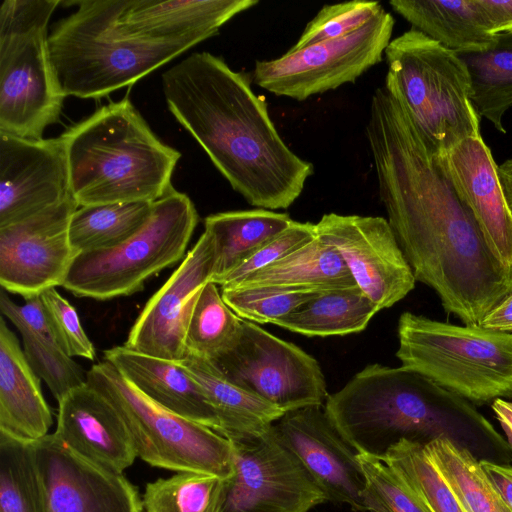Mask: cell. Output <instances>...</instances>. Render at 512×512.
<instances>
[{
    "instance_id": "obj_1",
    "label": "cell",
    "mask_w": 512,
    "mask_h": 512,
    "mask_svg": "<svg viewBox=\"0 0 512 512\" xmlns=\"http://www.w3.org/2000/svg\"><path fill=\"white\" fill-rule=\"evenodd\" d=\"M366 137L387 221L416 281L435 291L447 313L479 326L512 291V270L488 247L401 102L374 109Z\"/></svg>"
},
{
    "instance_id": "obj_2",
    "label": "cell",
    "mask_w": 512,
    "mask_h": 512,
    "mask_svg": "<svg viewBox=\"0 0 512 512\" xmlns=\"http://www.w3.org/2000/svg\"><path fill=\"white\" fill-rule=\"evenodd\" d=\"M162 87L171 114L250 205L287 209L301 195L314 167L285 144L247 74L194 52L162 74Z\"/></svg>"
},
{
    "instance_id": "obj_3",
    "label": "cell",
    "mask_w": 512,
    "mask_h": 512,
    "mask_svg": "<svg viewBox=\"0 0 512 512\" xmlns=\"http://www.w3.org/2000/svg\"><path fill=\"white\" fill-rule=\"evenodd\" d=\"M324 409L351 447L379 460L398 442L445 439L478 460L512 462V450L466 399L411 369L369 364Z\"/></svg>"
},
{
    "instance_id": "obj_4",
    "label": "cell",
    "mask_w": 512,
    "mask_h": 512,
    "mask_svg": "<svg viewBox=\"0 0 512 512\" xmlns=\"http://www.w3.org/2000/svg\"><path fill=\"white\" fill-rule=\"evenodd\" d=\"M61 137L79 207L155 202L173 189L181 153L155 135L128 96L100 107Z\"/></svg>"
},
{
    "instance_id": "obj_5",
    "label": "cell",
    "mask_w": 512,
    "mask_h": 512,
    "mask_svg": "<svg viewBox=\"0 0 512 512\" xmlns=\"http://www.w3.org/2000/svg\"><path fill=\"white\" fill-rule=\"evenodd\" d=\"M77 9L48 36L53 77L65 98L99 99L136 83L194 45L140 38L119 21L121 0L62 2Z\"/></svg>"
},
{
    "instance_id": "obj_6",
    "label": "cell",
    "mask_w": 512,
    "mask_h": 512,
    "mask_svg": "<svg viewBox=\"0 0 512 512\" xmlns=\"http://www.w3.org/2000/svg\"><path fill=\"white\" fill-rule=\"evenodd\" d=\"M384 56L385 82L394 88L434 154L481 136L469 73L456 52L411 28L390 41Z\"/></svg>"
},
{
    "instance_id": "obj_7",
    "label": "cell",
    "mask_w": 512,
    "mask_h": 512,
    "mask_svg": "<svg viewBox=\"0 0 512 512\" xmlns=\"http://www.w3.org/2000/svg\"><path fill=\"white\" fill-rule=\"evenodd\" d=\"M397 334L401 366L472 404L512 399V333L404 312Z\"/></svg>"
},
{
    "instance_id": "obj_8",
    "label": "cell",
    "mask_w": 512,
    "mask_h": 512,
    "mask_svg": "<svg viewBox=\"0 0 512 512\" xmlns=\"http://www.w3.org/2000/svg\"><path fill=\"white\" fill-rule=\"evenodd\" d=\"M61 0H4L0 6V132L42 139L58 122L59 93L48 52V23Z\"/></svg>"
},
{
    "instance_id": "obj_9",
    "label": "cell",
    "mask_w": 512,
    "mask_h": 512,
    "mask_svg": "<svg viewBox=\"0 0 512 512\" xmlns=\"http://www.w3.org/2000/svg\"><path fill=\"white\" fill-rule=\"evenodd\" d=\"M198 220L192 200L173 188L154 202L149 221L130 239L79 253L61 287L96 300L139 292L152 276L184 259Z\"/></svg>"
},
{
    "instance_id": "obj_10",
    "label": "cell",
    "mask_w": 512,
    "mask_h": 512,
    "mask_svg": "<svg viewBox=\"0 0 512 512\" xmlns=\"http://www.w3.org/2000/svg\"><path fill=\"white\" fill-rule=\"evenodd\" d=\"M87 383L104 395L123 418L137 457L151 466L211 474H233L229 439L152 401L108 361L87 371Z\"/></svg>"
},
{
    "instance_id": "obj_11",
    "label": "cell",
    "mask_w": 512,
    "mask_h": 512,
    "mask_svg": "<svg viewBox=\"0 0 512 512\" xmlns=\"http://www.w3.org/2000/svg\"><path fill=\"white\" fill-rule=\"evenodd\" d=\"M209 361L228 381L285 413L323 406L328 397L315 358L243 319L235 342Z\"/></svg>"
},
{
    "instance_id": "obj_12",
    "label": "cell",
    "mask_w": 512,
    "mask_h": 512,
    "mask_svg": "<svg viewBox=\"0 0 512 512\" xmlns=\"http://www.w3.org/2000/svg\"><path fill=\"white\" fill-rule=\"evenodd\" d=\"M394 28L385 10L358 30L273 60L257 61L252 80L261 88L298 101L355 82L382 61Z\"/></svg>"
},
{
    "instance_id": "obj_13",
    "label": "cell",
    "mask_w": 512,
    "mask_h": 512,
    "mask_svg": "<svg viewBox=\"0 0 512 512\" xmlns=\"http://www.w3.org/2000/svg\"><path fill=\"white\" fill-rule=\"evenodd\" d=\"M231 443L233 474L225 480L219 512H309L326 502L272 426Z\"/></svg>"
},
{
    "instance_id": "obj_14",
    "label": "cell",
    "mask_w": 512,
    "mask_h": 512,
    "mask_svg": "<svg viewBox=\"0 0 512 512\" xmlns=\"http://www.w3.org/2000/svg\"><path fill=\"white\" fill-rule=\"evenodd\" d=\"M315 227L317 236L337 250L356 285L380 310L414 289L413 271L387 219L329 213Z\"/></svg>"
},
{
    "instance_id": "obj_15",
    "label": "cell",
    "mask_w": 512,
    "mask_h": 512,
    "mask_svg": "<svg viewBox=\"0 0 512 512\" xmlns=\"http://www.w3.org/2000/svg\"><path fill=\"white\" fill-rule=\"evenodd\" d=\"M78 204L72 197L21 222L0 228V284L25 300L61 286L78 253L69 223Z\"/></svg>"
},
{
    "instance_id": "obj_16",
    "label": "cell",
    "mask_w": 512,
    "mask_h": 512,
    "mask_svg": "<svg viewBox=\"0 0 512 512\" xmlns=\"http://www.w3.org/2000/svg\"><path fill=\"white\" fill-rule=\"evenodd\" d=\"M215 245L204 230L166 282L147 301L124 346L139 353L182 361L188 324L202 288L212 280Z\"/></svg>"
},
{
    "instance_id": "obj_17",
    "label": "cell",
    "mask_w": 512,
    "mask_h": 512,
    "mask_svg": "<svg viewBox=\"0 0 512 512\" xmlns=\"http://www.w3.org/2000/svg\"><path fill=\"white\" fill-rule=\"evenodd\" d=\"M72 197L61 135L27 139L0 132V228Z\"/></svg>"
},
{
    "instance_id": "obj_18",
    "label": "cell",
    "mask_w": 512,
    "mask_h": 512,
    "mask_svg": "<svg viewBox=\"0 0 512 512\" xmlns=\"http://www.w3.org/2000/svg\"><path fill=\"white\" fill-rule=\"evenodd\" d=\"M272 427L294 454L326 501L366 512L364 474L358 453L328 417L324 405L286 412Z\"/></svg>"
},
{
    "instance_id": "obj_19",
    "label": "cell",
    "mask_w": 512,
    "mask_h": 512,
    "mask_svg": "<svg viewBox=\"0 0 512 512\" xmlns=\"http://www.w3.org/2000/svg\"><path fill=\"white\" fill-rule=\"evenodd\" d=\"M32 443L47 512H142L138 489L123 474L83 459L54 433Z\"/></svg>"
},
{
    "instance_id": "obj_20",
    "label": "cell",
    "mask_w": 512,
    "mask_h": 512,
    "mask_svg": "<svg viewBox=\"0 0 512 512\" xmlns=\"http://www.w3.org/2000/svg\"><path fill=\"white\" fill-rule=\"evenodd\" d=\"M438 158L488 247L504 267L512 270V214L490 148L481 136L470 137Z\"/></svg>"
},
{
    "instance_id": "obj_21",
    "label": "cell",
    "mask_w": 512,
    "mask_h": 512,
    "mask_svg": "<svg viewBox=\"0 0 512 512\" xmlns=\"http://www.w3.org/2000/svg\"><path fill=\"white\" fill-rule=\"evenodd\" d=\"M54 434L78 456L112 472L122 474L137 457L120 413L88 383L58 401Z\"/></svg>"
},
{
    "instance_id": "obj_22",
    "label": "cell",
    "mask_w": 512,
    "mask_h": 512,
    "mask_svg": "<svg viewBox=\"0 0 512 512\" xmlns=\"http://www.w3.org/2000/svg\"><path fill=\"white\" fill-rule=\"evenodd\" d=\"M257 0H121L119 21L135 36L194 46Z\"/></svg>"
},
{
    "instance_id": "obj_23",
    "label": "cell",
    "mask_w": 512,
    "mask_h": 512,
    "mask_svg": "<svg viewBox=\"0 0 512 512\" xmlns=\"http://www.w3.org/2000/svg\"><path fill=\"white\" fill-rule=\"evenodd\" d=\"M106 361L161 407L220 434L218 415L206 393L181 361L148 356L126 346L103 352Z\"/></svg>"
},
{
    "instance_id": "obj_24",
    "label": "cell",
    "mask_w": 512,
    "mask_h": 512,
    "mask_svg": "<svg viewBox=\"0 0 512 512\" xmlns=\"http://www.w3.org/2000/svg\"><path fill=\"white\" fill-rule=\"evenodd\" d=\"M52 423V411L43 396L40 377L1 317L0 432L32 443L48 435Z\"/></svg>"
},
{
    "instance_id": "obj_25",
    "label": "cell",
    "mask_w": 512,
    "mask_h": 512,
    "mask_svg": "<svg viewBox=\"0 0 512 512\" xmlns=\"http://www.w3.org/2000/svg\"><path fill=\"white\" fill-rule=\"evenodd\" d=\"M389 4L412 28L457 54L483 51L496 36L477 0H393Z\"/></svg>"
},
{
    "instance_id": "obj_26",
    "label": "cell",
    "mask_w": 512,
    "mask_h": 512,
    "mask_svg": "<svg viewBox=\"0 0 512 512\" xmlns=\"http://www.w3.org/2000/svg\"><path fill=\"white\" fill-rule=\"evenodd\" d=\"M181 362L203 388L220 420V434L230 441L262 435L285 414L228 381L208 359L187 354Z\"/></svg>"
},
{
    "instance_id": "obj_27",
    "label": "cell",
    "mask_w": 512,
    "mask_h": 512,
    "mask_svg": "<svg viewBox=\"0 0 512 512\" xmlns=\"http://www.w3.org/2000/svg\"><path fill=\"white\" fill-rule=\"evenodd\" d=\"M355 286L357 285L337 250L316 236L308 244L252 273L229 289L279 287L324 292Z\"/></svg>"
},
{
    "instance_id": "obj_28",
    "label": "cell",
    "mask_w": 512,
    "mask_h": 512,
    "mask_svg": "<svg viewBox=\"0 0 512 512\" xmlns=\"http://www.w3.org/2000/svg\"><path fill=\"white\" fill-rule=\"evenodd\" d=\"M292 222L287 213L260 208L207 216L204 220L205 231L212 236L215 245V270L211 282L217 284Z\"/></svg>"
},
{
    "instance_id": "obj_29",
    "label": "cell",
    "mask_w": 512,
    "mask_h": 512,
    "mask_svg": "<svg viewBox=\"0 0 512 512\" xmlns=\"http://www.w3.org/2000/svg\"><path fill=\"white\" fill-rule=\"evenodd\" d=\"M379 311L355 286L321 292L274 325L309 337L347 335L363 331Z\"/></svg>"
},
{
    "instance_id": "obj_30",
    "label": "cell",
    "mask_w": 512,
    "mask_h": 512,
    "mask_svg": "<svg viewBox=\"0 0 512 512\" xmlns=\"http://www.w3.org/2000/svg\"><path fill=\"white\" fill-rule=\"evenodd\" d=\"M458 55L469 73L477 114L506 133L503 117L512 107V34L497 33L487 49Z\"/></svg>"
},
{
    "instance_id": "obj_31",
    "label": "cell",
    "mask_w": 512,
    "mask_h": 512,
    "mask_svg": "<svg viewBox=\"0 0 512 512\" xmlns=\"http://www.w3.org/2000/svg\"><path fill=\"white\" fill-rule=\"evenodd\" d=\"M153 207L148 201L78 207L69 223L71 246L78 254L116 247L146 225Z\"/></svg>"
},
{
    "instance_id": "obj_32",
    "label": "cell",
    "mask_w": 512,
    "mask_h": 512,
    "mask_svg": "<svg viewBox=\"0 0 512 512\" xmlns=\"http://www.w3.org/2000/svg\"><path fill=\"white\" fill-rule=\"evenodd\" d=\"M425 449L466 512H512L468 450L445 439Z\"/></svg>"
},
{
    "instance_id": "obj_33",
    "label": "cell",
    "mask_w": 512,
    "mask_h": 512,
    "mask_svg": "<svg viewBox=\"0 0 512 512\" xmlns=\"http://www.w3.org/2000/svg\"><path fill=\"white\" fill-rule=\"evenodd\" d=\"M0 512H47L33 443L0 432Z\"/></svg>"
},
{
    "instance_id": "obj_34",
    "label": "cell",
    "mask_w": 512,
    "mask_h": 512,
    "mask_svg": "<svg viewBox=\"0 0 512 512\" xmlns=\"http://www.w3.org/2000/svg\"><path fill=\"white\" fill-rule=\"evenodd\" d=\"M225 480L193 471H180L146 484L145 512H219Z\"/></svg>"
},
{
    "instance_id": "obj_35",
    "label": "cell",
    "mask_w": 512,
    "mask_h": 512,
    "mask_svg": "<svg viewBox=\"0 0 512 512\" xmlns=\"http://www.w3.org/2000/svg\"><path fill=\"white\" fill-rule=\"evenodd\" d=\"M242 319L225 303L217 285L208 282L192 312L186 338L187 354L210 360L237 339Z\"/></svg>"
},
{
    "instance_id": "obj_36",
    "label": "cell",
    "mask_w": 512,
    "mask_h": 512,
    "mask_svg": "<svg viewBox=\"0 0 512 512\" xmlns=\"http://www.w3.org/2000/svg\"><path fill=\"white\" fill-rule=\"evenodd\" d=\"M417 494L430 512H466L425 445L402 440L382 458Z\"/></svg>"
},
{
    "instance_id": "obj_37",
    "label": "cell",
    "mask_w": 512,
    "mask_h": 512,
    "mask_svg": "<svg viewBox=\"0 0 512 512\" xmlns=\"http://www.w3.org/2000/svg\"><path fill=\"white\" fill-rule=\"evenodd\" d=\"M20 334L29 364L57 401L87 383V372L62 349L52 331Z\"/></svg>"
},
{
    "instance_id": "obj_38",
    "label": "cell",
    "mask_w": 512,
    "mask_h": 512,
    "mask_svg": "<svg viewBox=\"0 0 512 512\" xmlns=\"http://www.w3.org/2000/svg\"><path fill=\"white\" fill-rule=\"evenodd\" d=\"M321 292L279 287H254L221 290L225 303L241 319L259 324H274Z\"/></svg>"
},
{
    "instance_id": "obj_39",
    "label": "cell",
    "mask_w": 512,
    "mask_h": 512,
    "mask_svg": "<svg viewBox=\"0 0 512 512\" xmlns=\"http://www.w3.org/2000/svg\"><path fill=\"white\" fill-rule=\"evenodd\" d=\"M364 474L366 512H430L417 494L384 461L358 454Z\"/></svg>"
},
{
    "instance_id": "obj_40",
    "label": "cell",
    "mask_w": 512,
    "mask_h": 512,
    "mask_svg": "<svg viewBox=\"0 0 512 512\" xmlns=\"http://www.w3.org/2000/svg\"><path fill=\"white\" fill-rule=\"evenodd\" d=\"M377 1H349L324 5L306 25L290 49H301L319 42L346 36L366 25L383 11Z\"/></svg>"
},
{
    "instance_id": "obj_41",
    "label": "cell",
    "mask_w": 512,
    "mask_h": 512,
    "mask_svg": "<svg viewBox=\"0 0 512 512\" xmlns=\"http://www.w3.org/2000/svg\"><path fill=\"white\" fill-rule=\"evenodd\" d=\"M316 236L315 224L293 220L289 227L260 246L230 273L220 279L216 285H220L221 290L232 288L252 273L279 261L308 244Z\"/></svg>"
},
{
    "instance_id": "obj_42",
    "label": "cell",
    "mask_w": 512,
    "mask_h": 512,
    "mask_svg": "<svg viewBox=\"0 0 512 512\" xmlns=\"http://www.w3.org/2000/svg\"><path fill=\"white\" fill-rule=\"evenodd\" d=\"M52 332L70 357L94 360L95 348L82 327L76 309L59 293L50 288L39 295Z\"/></svg>"
},
{
    "instance_id": "obj_43",
    "label": "cell",
    "mask_w": 512,
    "mask_h": 512,
    "mask_svg": "<svg viewBox=\"0 0 512 512\" xmlns=\"http://www.w3.org/2000/svg\"><path fill=\"white\" fill-rule=\"evenodd\" d=\"M0 310L19 332L52 331L39 296L26 300L24 305L12 301L5 290L0 292Z\"/></svg>"
},
{
    "instance_id": "obj_44",
    "label": "cell",
    "mask_w": 512,
    "mask_h": 512,
    "mask_svg": "<svg viewBox=\"0 0 512 512\" xmlns=\"http://www.w3.org/2000/svg\"><path fill=\"white\" fill-rule=\"evenodd\" d=\"M480 466L490 483L512 510V465L479 460Z\"/></svg>"
},
{
    "instance_id": "obj_45",
    "label": "cell",
    "mask_w": 512,
    "mask_h": 512,
    "mask_svg": "<svg viewBox=\"0 0 512 512\" xmlns=\"http://www.w3.org/2000/svg\"><path fill=\"white\" fill-rule=\"evenodd\" d=\"M491 33L512 22V0H477Z\"/></svg>"
},
{
    "instance_id": "obj_46",
    "label": "cell",
    "mask_w": 512,
    "mask_h": 512,
    "mask_svg": "<svg viewBox=\"0 0 512 512\" xmlns=\"http://www.w3.org/2000/svg\"><path fill=\"white\" fill-rule=\"evenodd\" d=\"M479 326L512 333V291L484 317Z\"/></svg>"
},
{
    "instance_id": "obj_47",
    "label": "cell",
    "mask_w": 512,
    "mask_h": 512,
    "mask_svg": "<svg viewBox=\"0 0 512 512\" xmlns=\"http://www.w3.org/2000/svg\"><path fill=\"white\" fill-rule=\"evenodd\" d=\"M491 408L506 435V442L512 450V399H496L492 402Z\"/></svg>"
},
{
    "instance_id": "obj_48",
    "label": "cell",
    "mask_w": 512,
    "mask_h": 512,
    "mask_svg": "<svg viewBox=\"0 0 512 512\" xmlns=\"http://www.w3.org/2000/svg\"><path fill=\"white\" fill-rule=\"evenodd\" d=\"M498 178L508 208L512 214V159H508L497 168Z\"/></svg>"
},
{
    "instance_id": "obj_49",
    "label": "cell",
    "mask_w": 512,
    "mask_h": 512,
    "mask_svg": "<svg viewBox=\"0 0 512 512\" xmlns=\"http://www.w3.org/2000/svg\"><path fill=\"white\" fill-rule=\"evenodd\" d=\"M497 33H509L512 34V22L500 27L495 31V34Z\"/></svg>"
}]
</instances>
